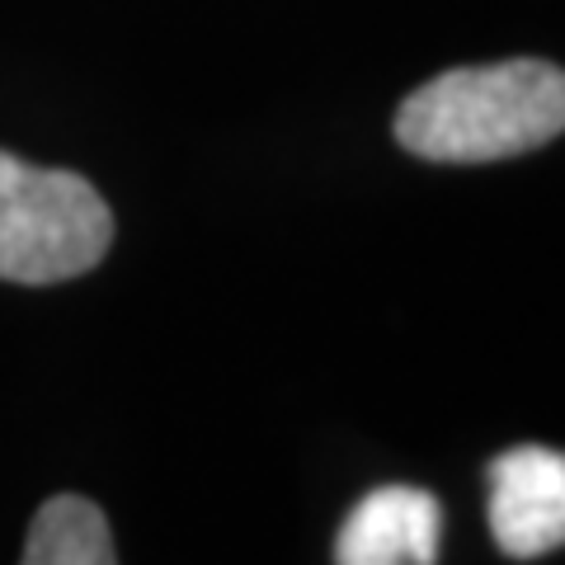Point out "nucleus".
Instances as JSON below:
<instances>
[{
  "label": "nucleus",
  "mask_w": 565,
  "mask_h": 565,
  "mask_svg": "<svg viewBox=\"0 0 565 565\" xmlns=\"http://www.w3.org/2000/svg\"><path fill=\"white\" fill-rule=\"evenodd\" d=\"M396 141L434 166H486L565 132V71L542 57L457 66L396 109Z\"/></svg>",
  "instance_id": "1"
},
{
  "label": "nucleus",
  "mask_w": 565,
  "mask_h": 565,
  "mask_svg": "<svg viewBox=\"0 0 565 565\" xmlns=\"http://www.w3.org/2000/svg\"><path fill=\"white\" fill-rule=\"evenodd\" d=\"M444 509L419 486H382L349 509L334 565H438Z\"/></svg>",
  "instance_id": "4"
},
{
  "label": "nucleus",
  "mask_w": 565,
  "mask_h": 565,
  "mask_svg": "<svg viewBox=\"0 0 565 565\" xmlns=\"http://www.w3.org/2000/svg\"><path fill=\"white\" fill-rule=\"evenodd\" d=\"M490 533L514 561H533L565 546V452L523 444L494 457Z\"/></svg>",
  "instance_id": "3"
},
{
  "label": "nucleus",
  "mask_w": 565,
  "mask_h": 565,
  "mask_svg": "<svg viewBox=\"0 0 565 565\" xmlns=\"http://www.w3.org/2000/svg\"><path fill=\"white\" fill-rule=\"evenodd\" d=\"M20 565H118L104 509L85 494H52L29 523Z\"/></svg>",
  "instance_id": "5"
},
{
  "label": "nucleus",
  "mask_w": 565,
  "mask_h": 565,
  "mask_svg": "<svg viewBox=\"0 0 565 565\" xmlns=\"http://www.w3.org/2000/svg\"><path fill=\"white\" fill-rule=\"evenodd\" d=\"M114 245V212L76 170L0 151V278L47 288L90 274Z\"/></svg>",
  "instance_id": "2"
}]
</instances>
